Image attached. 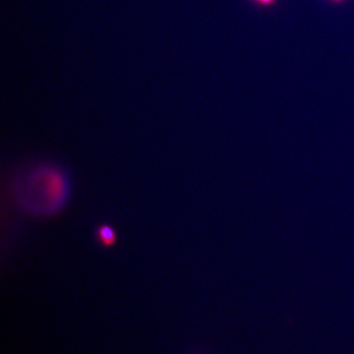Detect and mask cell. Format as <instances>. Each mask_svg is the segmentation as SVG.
<instances>
[{"mask_svg": "<svg viewBox=\"0 0 354 354\" xmlns=\"http://www.w3.org/2000/svg\"><path fill=\"white\" fill-rule=\"evenodd\" d=\"M16 185L23 209L34 216L48 217L60 212L70 193L66 174L54 165L41 164L25 172Z\"/></svg>", "mask_w": 354, "mask_h": 354, "instance_id": "cell-1", "label": "cell"}, {"mask_svg": "<svg viewBox=\"0 0 354 354\" xmlns=\"http://www.w3.org/2000/svg\"><path fill=\"white\" fill-rule=\"evenodd\" d=\"M97 237L101 245L111 246L116 241V233L109 225H101L97 231Z\"/></svg>", "mask_w": 354, "mask_h": 354, "instance_id": "cell-2", "label": "cell"}, {"mask_svg": "<svg viewBox=\"0 0 354 354\" xmlns=\"http://www.w3.org/2000/svg\"><path fill=\"white\" fill-rule=\"evenodd\" d=\"M252 1L261 7L268 8L274 6L278 0H252Z\"/></svg>", "mask_w": 354, "mask_h": 354, "instance_id": "cell-3", "label": "cell"}, {"mask_svg": "<svg viewBox=\"0 0 354 354\" xmlns=\"http://www.w3.org/2000/svg\"><path fill=\"white\" fill-rule=\"evenodd\" d=\"M332 2H334V3H342V2H344L345 0H331Z\"/></svg>", "mask_w": 354, "mask_h": 354, "instance_id": "cell-4", "label": "cell"}]
</instances>
